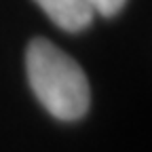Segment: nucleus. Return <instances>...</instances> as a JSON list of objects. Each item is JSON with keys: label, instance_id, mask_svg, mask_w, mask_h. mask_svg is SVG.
<instances>
[{"label": "nucleus", "instance_id": "nucleus-3", "mask_svg": "<svg viewBox=\"0 0 152 152\" xmlns=\"http://www.w3.org/2000/svg\"><path fill=\"white\" fill-rule=\"evenodd\" d=\"M125 2L127 0H87L91 11L97 15H104V17H114L125 7Z\"/></svg>", "mask_w": 152, "mask_h": 152}, {"label": "nucleus", "instance_id": "nucleus-1", "mask_svg": "<svg viewBox=\"0 0 152 152\" xmlns=\"http://www.w3.org/2000/svg\"><path fill=\"white\" fill-rule=\"evenodd\" d=\"M28 80L47 112L59 121L83 118L91 91L83 68L47 38H34L26 51Z\"/></svg>", "mask_w": 152, "mask_h": 152}, {"label": "nucleus", "instance_id": "nucleus-2", "mask_svg": "<svg viewBox=\"0 0 152 152\" xmlns=\"http://www.w3.org/2000/svg\"><path fill=\"white\" fill-rule=\"evenodd\" d=\"M49 19L66 32H80L93 21V11L87 0H34Z\"/></svg>", "mask_w": 152, "mask_h": 152}]
</instances>
